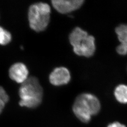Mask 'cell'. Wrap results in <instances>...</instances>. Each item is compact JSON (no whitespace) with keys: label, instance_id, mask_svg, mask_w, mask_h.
<instances>
[{"label":"cell","instance_id":"cell-1","mask_svg":"<svg viewBox=\"0 0 127 127\" xmlns=\"http://www.w3.org/2000/svg\"><path fill=\"white\" fill-rule=\"evenodd\" d=\"M43 94V89L38 79L33 76L28 77L19 89V104L28 108L36 107L42 101Z\"/></svg>","mask_w":127,"mask_h":127},{"label":"cell","instance_id":"cell-2","mask_svg":"<svg viewBox=\"0 0 127 127\" xmlns=\"http://www.w3.org/2000/svg\"><path fill=\"white\" fill-rule=\"evenodd\" d=\"M100 106L99 101L95 95L83 93L76 98L73 110L77 118L82 122L87 123L90 122L92 115L99 112Z\"/></svg>","mask_w":127,"mask_h":127},{"label":"cell","instance_id":"cell-3","mask_svg":"<svg viewBox=\"0 0 127 127\" xmlns=\"http://www.w3.org/2000/svg\"><path fill=\"white\" fill-rule=\"evenodd\" d=\"M69 41L74 52L78 56L89 58L95 50L94 37L80 27H75L69 35Z\"/></svg>","mask_w":127,"mask_h":127},{"label":"cell","instance_id":"cell-4","mask_svg":"<svg viewBox=\"0 0 127 127\" xmlns=\"http://www.w3.org/2000/svg\"><path fill=\"white\" fill-rule=\"evenodd\" d=\"M50 6L44 2L31 5L28 10V18L29 26L37 32L43 31L48 27L50 20Z\"/></svg>","mask_w":127,"mask_h":127},{"label":"cell","instance_id":"cell-5","mask_svg":"<svg viewBox=\"0 0 127 127\" xmlns=\"http://www.w3.org/2000/svg\"><path fill=\"white\" fill-rule=\"evenodd\" d=\"M84 1L83 0H54L51 1L55 9L62 14L70 13L79 9Z\"/></svg>","mask_w":127,"mask_h":127},{"label":"cell","instance_id":"cell-6","mask_svg":"<svg viewBox=\"0 0 127 127\" xmlns=\"http://www.w3.org/2000/svg\"><path fill=\"white\" fill-rule=\"evenodd\" d=\"M70 80V73L67 68L64 67L55 68L49 76L50 83L56 86L67 84Z\"/></svg>","mask_w":127,"mask_h":127},{"label":"cell","instance_id":"cell-7","mask_svg":"<svg viewBox=\"0 0 127 127\" xmlns=\"http://www.w3.org/2000/svg\"><path fill=\"white\" fill-rule=\"evenodd\" d=\"M10 78L18 83H23L28 78L29 71L26 65L22 63L14 64L9 71Z\"/></svg>","mask_w":127,"mask_h":127},{"label":"cell","instance_id":"cell-8","mask_svg":"<svg viewBox=\"0 0 127 127\" xmlns=\"http://www.w3.org/2000/svg\"><path fill=\"white\" fill-rule=\"evenodd\" d=\"M115 32L121 43L117 46L116 51L118 54L125 55L127 54V25L122 24L116 28Z\"/></svg>","mask_w":127,"mask_h":127},{"label":"cell","instance_id":"cell-9","mask_svg":"<svg viewBox=\"0 0 127 127\" xmlns=\"http://www.w3.org/2000/svg\"><path fill=\"white\" fill-rule=\"evenodd\" d=\"M114 95L119 102L127 103V85L121 84L117 87L114 91Z\"/></svg>","mask_w":127,"mask_h":127},{"label":"cell","instance_id":"cell-10","mask_svg":"<svg viewBox=\"0 0 127 127\" xmlns=\"http://www.w3.org/2000/svg\"><path fill=\"white\" fill-rule=\"evenodd\" d=\"M12 36L9 31L0 27V45H6L11 41Z\"/></svg>","mask_w":127,"mask_h":127},{"label":"cell","instance_id":"cell-11","mask_svg":"<svg viewBox=\"0 0 127 127\" xmlns=\"http://www.w3.org/2000/svg\"><path fill=\"white\" fill-rule=\"evenodd\" d=\"M0 100L4 103H7L9 100V96L5 91L3 88L0 86Z\"/></svg>","mask_w":127,"mask_h":127},{"label":"cell","instance_id":"cell-12","mask_svg":"<svg viewBox=\"0 0 127 127\" xmlns=\"http://www.w3.org/2000/svg\"><path fill=\"white\" fill-rule=\"evenodd\" d=\"M107 127H126V126L120 123L115 122L110 124Z\"/></svg>","mask_w":127,"mask_h":127},{"label":"cell","instance_id":"cell-13","mask_svg":"<svg viewBox=\"0 0 127 127\" xmlns=\"http://www.w3.org/2000/svg\"><path fill=\"white\" fill-rule=\"evenodd\" d=\"M5 104V103H4L3 101L0 100V113L2 112V110L4 108Z\"/></svg>","mask_w":127,"mask_h":127}]
</instances>
